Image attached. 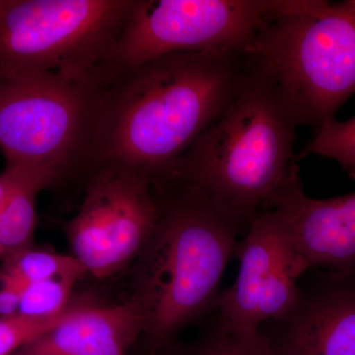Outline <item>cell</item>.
<instances>
[{"mask_svg":"<svg viewBox=\"0 0 355 355\" xmlns=\"http://www.w3.org/2000/svg\"><path fill=\"white\" fill-rule=\"evenodd\" d=\"M144 331V312L133 298L110 306L83 302L64 321L11 355H127Z\"/></svg>","mask_w":355,"mask_h":355,"instance_id":"cell-12","label":"cell"},{"mask_svg":"<svg viewBox=\"0 0 355 355\" xmlns=\"http://www.w3.org/2000/svg\"><path fill=\"white\" fill-rule=\"evenodd\" d=\"M157 223L137 257L133 299L144 316V336L153 354L216 308L219 284L237 238L247 223L183 179L151 178Z\"/></svg>","mask_w":355,"mask_h":355,"instance_id":"cell-2","label":"cell"},{"mask_svg":"<svg viewBox=\"0 0 355 355\" xmlns=\"http://www.w3.org/2000/svg\"><path fill=\"white\" fill-rule=\"evenodd\" d=\"M242 53L298 125L319 128L355 92V0H313L305 12L279 16Z\"/></svg>","mask_w":355,"mask_h":355,"instance_id":"cell-4","label":"cell"},{"mask_svg":"<svg viewBox=\"0 0 355 355\" xmlns=\"http://www.w3.org/2000/svg\"><path fill=\"white\" fill-rule=\"evenodd\" d=\"M334 159L355 180V116L347 121H324L301 156Z\"/></svg>","mask_w":355,"mask_h":355,"instance_id":"cell-17","label":"cell"},{"mask_svg":"<svg viewBox=\"0 0 355 355\" xmlns=\"http://www.w3.org/2000/svg\"><path fill=\"white\" fill-rule=\"evenodd\" d=\"M298 127L272 87L246 67L225 112L164 173L195 184L249 225L272 209L299 169L294 159Z\"/></svg>","mask_w":355,"mask_h":355,"instance_id":"cell-3","label":"cell"},{"mask_svg":"<svg viewBox=\"0 0 355 355\" xmlns=\"http://www.w3.org/2000/svg\"><path fill=\"white\" fill-rule=\"evenodd\" d=\"M158 214L150 178L116 166L94 167L80 209L65 224L72 257L97 279L113 277L141 253Z\"/></svg>","mask_w":355,"mask_h":355,"instance_id":"cell-8","label":"cell"},{"mask_svg":"<svg viewBox=\"0 0 355 355\" xmlns=\"http://www.w3.org/2000/svg\"><path fill=\"white\" fill-rule=\"evenodd\" d=\"M80 279L77 275H64L28 284L21 295L17 314L33 318L62 314L72 304V291Z\"/></svg>","mask_w":355,"mask_h":355,"instance_id":"cell-16","label":"cell"},{"mask_svg":"<svg viewBox=\"0 0 355 355\" xmlns=\"http://www.w3.org/2000/svg\"><path fill=\"white\" fill-rule=\"evenodd\" d=\"M81 303H72L69 309L55 317L33 318L20 314L0 317V355L14 354L26 343L67 319Z\"/></svg>","mask_w":355,"mask_h":355,"instance_id":"cell-18","label":"cell"},{"mask_svg":"<svg viewBox=\"0 0 355 355\" xmlns=\"http://www.w3.org/2000/svg\"><path fill=\"white\" fill-rule=\"evenodd\" d=\"M133 0H0V77L60 74L107 85Z\"/></svg>","mask_w":355,"mask_h":355,"instance_id":"cell-5","label":"cell"},{"mask_svg":"<svg viewBox=\"0 0 355 355\" xmlns=\"http://www.w3.org/2000/svg\"><path fill=\"white\" fill-rule=\"evenodd\" d=\"M268 323L260 331L273 355H355V273L299 287L291 309Z\"/></svg>","mask_w":355,"mask_h":355,"instance_id":"cell-10","label":"cell"},{"mask_svg":"<svg viewBox=\"0 0 355 355\" xmlns=\"http://www.w3.org/2000/svg\"><path fill=\"white\" fill-rule=\"evenodd\" d=\"M295 0H133L114 51V76L187 51H239Z\"/></svg>","mask_w":355,"mask_h":355,"instance_id":"cell-7","label":"cell"},{"mask_svg":"<svg viewBox=\"0 0 355 355\" xmlns=\"http://www.w3.org/2000/svg\"><path fill=\"white\" fill-rule=\"evenodd\" d=\"M170 349L169 355H273L270 343L261 331L234 330L219 319L214 328L190 345Z\"/></svg>","mask_w":355,"mask_h":355,"instance_id":"cell-14","label":"cell"},{"mask_svg":"<svg viewBox=\"0 0 355 355\" xmlns=\"http://www.w3.org/2000/svg\"><path fill=\"white\" fill-rule=\"evenodd\" d=\"M55 187L44 173L27 172L0 209V263L34 246L36 202L41 191Z\"/></svg>","mask_w":355,"mask_h":355,"instance_id":"cell-13","label":"cell"},{"mask_svg":"<svg viewBox=\"0 0 355 355\" xmlns=\"http://www.w3.org/2000/svg\"><path fill=\"white\" fill-rule=\"evenodd\" d=\"M23 291L24 287L0 268V317L17 314Z\"/></svg>","mask_w":355,"mask_h":355,"instance_id":"cell-19","label":"cell"},{"mask_svg":"<svg viewBox=\"0 0 355 355\" xmlns=\"http://www.w3.org/2000/svg\"><path fill=\"white\" fill-rule=\"evenodd\" d=\"M245 74L243 53L221 51L171 53L119 72L102 93L91 169L167 171L220 118Z\"/></svg>","mask_w":355,"mask_h":355,"instance_id":"cell-1","label":"cell"},{"mask_svg":"<svg viewBox=\"0 0 355 355\" xmlns=\"http://www.w3.org/2000/svg\"><path fill=\"white\" fill-rule=\"evenodd\" d=\"M237 279L220 292L216 308L222 323L234 330L257 333L286 315L297 299V282L306 272L279 212L265 209L250 222L235 254Z\"/></svg>","mask_w":355,"mask_h":355,"instance_id":"cell-9","label":"cell"},{"mask_svg":"<svg viewBox=\"0 0 355 355\" xmlns=\"http://www.w3.org/2000/svg\"><path fill=\"white\" fill-rule=\"evenodd\" d=\"M149 355H157V354H150Z\"/></svg>","mask_w":355,"mask_h":355,"instance_id":"cell-20","label":"cell"},{"mask_svg":"<svg viewBox=\"0 0 355 355\" xmlns=\"http://www.w3.org/2000/svg\"><path fill=\"white\" fill-rule=\"evenodd\" d=\"M0 268L24 288L33 282L51 277L64 275L83 277L87 275L85 268L73 257L35 246L0 263Z\"/></svg>","mask_w":355,"mask_h":355,"instance_id":"cell-15","label":"cell"},{"mask_svg":"<svg viewBox=\"0 0 355 355\" xmlns=\"http://www.w3.org/2000/svg\"><path fill=\"white\" fill-rule=\"evenodd\" d=\"M272 209L286 224L292 245L306 270L329 268L355 273V191L316 200L305 195L299 169L279 191Z\"/></svg>","mask_w":355,"mask_h":355,"instance_id":"cell-11","label":"cell"},{"mask_svg":"<svg viewBox=\"0 0 355 355\" xmlns=\"http://www.w3.org/2000/svg\"><path fill=\"white\" fill-rule=\"evenodd\" d=\"M106 85L60 74L0 77V150L7 166L58 184L92 166L98 110Z\"/></svg>","mask_w":355,"mask_h":355,"instance_id":"cell-6","label":"cell"}]
</instances>
